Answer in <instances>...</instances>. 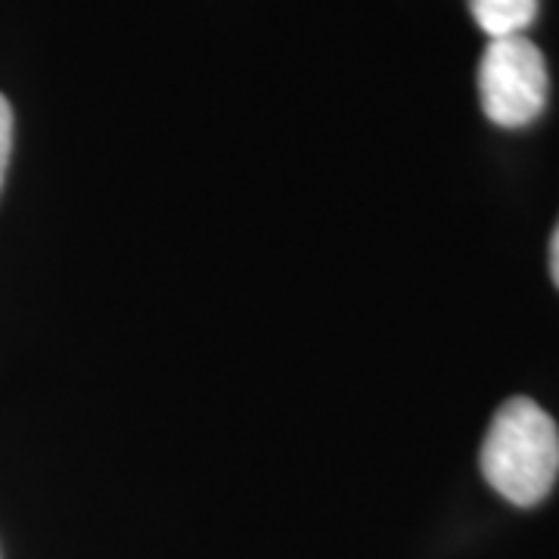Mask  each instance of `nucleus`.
Instances as JSON below:
<instances>
[{"instance_id":"1","label":"nucleus","mask_w":559,"mask_h":559,"mask_svg":"<svg viewBox=\"0 0 559 559\" xmlns=\"http://www.w3.org/2000/svg\"><path fill=\"white\" fill-rule=\"evenodd\" d=\"M481 476L500 498L535 507L559 476V429L532 399H510L498 407L481 441Z\"/></svg>"},{"instance_id":"4","label":"nucleus","mask_w":559,"mask_h":559,"mask_svg":"<svg viewBox=\"0 0 559 559\" xmlns=\"http://www.w3.org/2000/svg\"><path fill=\"white\" fill-rule=\"evenodd\" d=\"M10 150H13V109L0 94V187H3L7 165H10Z\"/></svg>"},{"instance_id":"2","label":"nucleus","mask_w":559,"mask_h":559,"mask_svg":"<svg viewBox=\"0 0 559 559\" xmlns=\"http://www.w3.org/2000/svg\"><path fill=\"white\" fill-rule=\"evenodd\" d=\"M547 62L538 44L513 38L488 40L479 62L481 112L500 128H525L547 106Z\"/></svg>"},{"instance_id":"3","label":"nucleus","mask_w":559,"mask_h":559,"mask_svg":"<svg viewBox=\"0 0 559 559\" xmlns=\"http://www.w3.org/2000/svg\"><path fill=\"white\" fill-rule=\"evenodd\" d=\"M469 13L491 40L513 38L538 20V0H469Z\"/></svg>"},{"instance_id":"5","label":"nucleus","mask_w":559,"mask_h":559,"mask_svg":"<svg viewBox=\"0 0 559 559\" xmlns=\"http://www.w3.org/2000/svg\"><path fill=\"white\" fill-rule=\"evenodd\" d=\"M550 277H554V283H557L559 289V221L554 237H550Z\"/></svg>"}]
</instances>
